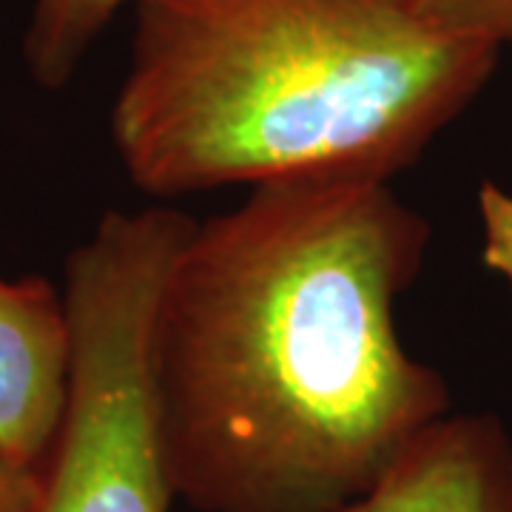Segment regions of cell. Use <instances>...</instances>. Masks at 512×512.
<instances>
[{
	"label": "cell",
	"mask_w": 512,
	"mask_h": 512,
	"mask_svg": "<svg viewBox=\"0 0 512 512\" xmlns=\"http://www.w3.org/2000/svg\"><path fill=\"white\" fill-rule=\"evenodd\" d=\"M430 222L384 180H299L194 220L151 316L174 498L197 512H328L450 413L399 339Z\"/></svg>",
	"instance_id": "obj_1"
},
{
	"label": "cell",
	"mask_w": 512,
	"mask_h": 512,
	"mask_svg": "<svg viewBox=\"0 0 512 512\" xmlns=\"http://www.w3.org/2000/svg\"><path fill=\"white\" fill-rule=\"evenodd\" d=\"M109 131L131 185L384 180L493 77L501 49L424 0H134Z\"/></svg>",
	"instance_id": "obj_2"
},
{
	"label": "cell",
	"mask_w": 512,
	"mask_h": 512,
	"mask_svg": "<svg viewBox=\"0 0 512 512\" xmlns=\"http://www.w3.org/2000/svg\"><path fill=\"white\" fill-rule=\"evenodd\" d=\"M194 217L171 205L111 208L63 268L72 322L69 399L35 512H168L151 387V316Z\"/></svg>",
	"instance_id": "obj_3"
},
{
	"label": "cell",
	"mask_w": 512,
	"mask_h": 512,
	"mask_svg": "<svg viewBox=\"0 0 512 512\" xmlns=\"http://www.w3.org/2000/svg\"><path fill=\"white\" fill-rule=\"evenodd\" d=\"M72 373L63 288L46 276H0V453L40 473L52 456Z\"/></svg>",
	"instance_id": "obj_4"
},
{
	"label": "cell",
	"mask_w": 512,
	"mask_h": 512,
	"mask_svg": "<svg viewBox=\"0 0 512 512\" xmlns=\"http://www.w3.org/2000/svg\"><path fill=\"white\" fill-rule=\"evenodd\" d=\"M328 512H512V436L487 413H447L365 495Z\"/></svg>",
	"instance_id": "obj_5"
},
{
	"label": "cell",
	"mask_w": 512,
	"mask_h": 512,
	"mask_svg": "<svg viewBox=\"0 0 512 512\" xmlns=\"http://www.w3.org/2000/svg\"><path fill=\"white\" fill-rule=\"evenodd\" d=\"M134 0H35L23 35V63L40 89L72 83L94 43Z\"/></svg>",
	"instance_id": "obj_6"
},
{
	"label": "cell",
	"mask_w": 512,
	"mask_h": 512,
	"mask_svg": "<svg viewBox=\"0 0 512 512\" xmlns=\"http://www.w3.org/2000/svg\"><path fill=\"white\" fill-rule=\"evenodd\" d=\"M430 15L458 35L512 49V0H424Z\"/></svg>",
	"instance_id": "obj_7"
},
{
	"label": "cell",
	"mask_w": 512,
	"mask_h": 512,
	"mask_svg": "<svg viewBox=\"0 0 512 512\" xmlns=\"http://www.w3.org/2000/svg\"><path fill=\"white\" fill-rule=\"evenodd\" d=\"M478 214L484 228V265L504 276L512 288V194L484 180L478 188Z\"/></svg>",
	"instance_id": "obj_8"
},
{
	"label": "cell",
	"mask_w": 512,
	"mask_h": 512,
	"mask_svg": "<svg viewBox=\"0 0 512 512\" xmlns=\"http://www.w3.org/2000/svg\"><path fill=\"white\" fill-rule=\"evenodd\" d=\"M40 473L23 470L0 453V512H35Z\"/></svg>",
	"instance_id": "obj_9"
}]
</instances>
